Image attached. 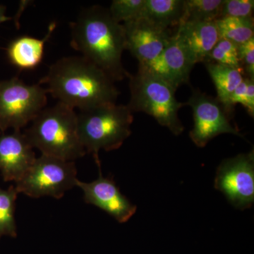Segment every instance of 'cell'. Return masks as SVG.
<instances>
[{
  "mask_svg": "<svg viewBox=\"0 0 254 254\" xmlns=\"http://www.w3.org/2000/svg\"><path fill=\"white\" fill-rule=\"evenodd\" d=\"M39 84L58 102L80 111L116 103L115 81L82 56L65 57L53 63Z\"/></svg>",
  "mask_w": 254,
  "mask_h": 254,
  "instance_id": "1",
  "label": "cell"
},
{
  "mask_svg": "<svg viewBox=\"0 0 254 254\" xmlns=\"http://www.w3.org/2000/svg\"><path fill=\"white\" fill-rule=\"evenodd\" d=\"M69 27L73 49L114 81L128 78L129 73L122 61L125 50L123 26L113 19L109 9L99 5L83 8Z\"/></svg>",
  "mask_w": 254,
  "mask_h": 254,
  "instance_id": "2",
  "label": "cell"
},
{
  "mask_svg": "<svg viewBox=\"0 0 254 254\" xmlns=\"http://www.w3.org/2000/svg\"><path fill=\"white\" fill-rule=\"evenodd\" d=\"M26 130L28 142L42 155L74 161L86 154L78 135L77 113L58 102L42 110Z\"/></svg>",
  "mask_w": 254,
  "mask_h": 254,
  "instance_id": "3",
  "label": "cell"
},
{
  "mask_svg": "<svg viewBox=\"0 0 254 254\" xmlns=\"http://www.w3.org/2000/svg\"><path fill=\"white\" fill-rule=\"evenodd\" d=\"M133 113L128 105H102L77 114L78 135L86 153H91L97 166L99 152L111 151L123 145L131 135Z\"/></svg>",
  "mask_w": 254,
  "mask_h": 254,
  "instance_id": "4",
  "label": "cell"
},
{
  "mask_svg": "<svg viewBox=\"0 0 254 254\" xmlns=\"http://www.w3.org/2000/svg\"><path fill=\"white\" fill-rule=\"evenodd\" d=\"M131 98L128 107L134 112H142L154 118L173 134H181L185 127L179 119V110L185 104L177 101L176 90L161 78L138 66L136 74L128 75Z\"/></svg>",
  "mask_w": 254,
  "mask_h": 254,
  "instance_id": "5",
  "label": "cell"
},
{
  "mask_svg": "<svg viewBox=\"0 0 254 254\" xmlns=\"http://www.w3.org/2000/svg\"><path fill=\"white\" fill-rule=\"evenodd\" d=\"M76 175L74 162L41 155L16 182L15 188L18 193L32 198L50 196L60 199L76 187Z\"/></svg>",
  "mask_w": 254,
  "mask_h": 254,
  "instance_id": "6",
  "label": "cell"
},
{
  "mask_svg": "<svg viewBox=\"0 0 254 254\" xmlns=\"http://www.w3.org/2000/svg\"><path fill=\"white\" fill-rule=\"evenodd\" d=\"M46 88L28 85L17 77L0 81V130L20 131L44 109Z\"/></svg>",
  "mask_w": 254,
  "mask_h": 254,
  "instance_id": "7",
  "label": "cell"
},
{
  "mask_svg": "<svg viewBox=\"0 0 254 254\" xmlns=\"http://www.w3.org/2000/svg\"><path fill=\"white\" fill-rule=\"evenodd\" d=\"M215 188L235 208H250L254 203V150L222 161L217 169Z\"/></svg>",
  "mask_w": 254,
  "mask_h": 254,
  "instance_id": "8",
  "label": "cell"
},
{
  "mask_svg": "<svg viewBox=\"0 0 254 254\" xmlns=\"http://www.w3.org/2000/svg\"><path fill=\"white\" fill-rule=\"evenodd\" d=\"M187 104L193 111V127L190 136L196 146L203 148L210 140L222 133L243 137L230 124L228 114L217 98L193 90Z\"/></svg>",
  "mask_w": 254,
  "mask_h": 254,
  "instance_id": "9",
  "label": "cell"
},
{
  "mask_svg": "<svg viewBox=\"0 0 254 254\" xmlns=\"http://www.w3.org/2000/svg\"><path fill=\"white\" fill-rule=\"evenodd\" d=\"M122 24L125 31V50H128L142 66L158 58L171 39L169 30L143 18Z\"/></svg>",
  "mask_w": 254,
  "mask_h": 254,
  "instance_id": "10",
  "label": "cell"
},
{
  "mask_svg": "<svg viewBox=\"0 0 254 254\" xmlns=\"http://www.w3.org/2000/svg\"><path fill=\"white\" fill-rule=\"evenodd\" d=\"M99 176L91 182L77 180L76 187L83 192L85 202L95 205L111 215L120 223L128 222L136 213L137 207L121 193L110 177L102 175L101 165H98Z\"/></svg>",
  "mask_w": 254,
  "mask_h": 254,
  "instance_id": "11",
  "label": "cell"
},
{
  "mask_svg": "<svg viewBox=\"0 0 254 254\" xmlns=\"http://www.w3.org/2000/svg\"><path fill=\"white\" fill-rule=\"evenodd\" d=\"M194 65L175 34L158 58L145 66H138L146 68L177 90L190 81V73Z\"/></svg>",
  "mask_w": 254,
  "mask_h": 254,
  "instance_id": "12",
  "label": "cell"
},
{
  "mask_svg": "<svg viewBox=\"0 0 254 254\" xmlns=\"http://www.w3.org/2000/svg\"><path fill=\"white\" fill-rule=\"evenodd\" d=\"M24 133L0 135V170L5 181L17 182L31 168L36 157Z\"/></svg>",
  "mask_w": 254,
  "mask_h": 254,
  "instance_id": "13",
  "label": "cell"
},
{
  "mask_svg": "<svg viewBox=\"0 0 254 254\" xmlns=\"http://www.w3.org/2000/svg\"><path fill=\"white\" fill-rule=\"evenodd\" d=\"M175 36L194 64L207 63L210 52L220 38L214 21L180 23Z\"/></svg>",
  "mask_w": 254,
  "mask_h": 254,
  "instance_id": "14",
  "label": "cell"
},
{
  "mask_svg": "<svg viewBox=\"0 0 254 254\" xmlns=\"http://www.w3.org/2000/svg\"><path fill=\"white\" fill-rule=\"evenodd\" d=\"M56 26V23H50L48 33L43 39L22 36L13 40L6 49L11 63L21 69H32L38 66L43 60L45 44L50 39Z\"/></svg>",
  "mask_w": 254,
  "mask_h": 254,
  "instance_id": "15",
  "label": "cell"
},
{
  "mask_svg": "<svg viewBox=\"0 0 254 254\" xmlns=\"http://www.w3.org/2000/svg\"><path fill=\"white\" fill-rule=\"evenodd\" d=\"M185 0H145L139 18L159 27H178L182 18Z\"/></svg>",
  "mask_w": 254,
  "mask_h": 254,
  "instance_id": "16",
  "label": "cell"
},
{
  "mask_svg": "<svg viewBox=\"0 0 254 254\" xmlns=\"http://www.w3.org/2000/svg\"><path fill=\"white\" fill-rule=\"evenodd\" d=\"M217 91V99L228 113L229 100L235 89L245 78L242 71L237 68L214 63H204Z\"/></svg>",
  "mask_w": 254,
  "mask_h": 254,
  "instance_id": "17",
  "label": "cell"
},
{
  "mask_svg": "<svg viewBox=\"0 0 254 254\" xmlns=\"http://www.w3.org/2000/svg\"><path fill=\"white\" fill-rule=\"evenodd\" d=\"M224 1L225 0H185L180 24L216 21L221 18Z\"/></svg>",
  "mask_w": 254,
  "mask_h": 254,
  "instance_id": "18",
  "label": "cell"
},
{
  "mask_svg": "<svg viewBox=\"0 0 254 254\" xmlns=\"http://www.w3.org/2000/svg\"><path fill=\"white\" fill-rule=\"evenodd\" d=\"M220 38L237 46L243 44L254 37V18L223 17L214 21Z\"/></svg>",
  "mask_w": 254,
  "mask_h": 254,
  "instance_id": "19",
  "label": "cell"
},
{
  "mask_svg": "<svg viewBox=\"0 0 254 254\" xmlns=\"http://www.w3.org/2000/svg\"><path fill=\"white\" fill-rule=\"evenodd\" d=\"M18 193L14 187L7 190L0 189V238L2 236H17L14 211Z\"/></svg>",
  "mask_w": 254,
  "mask_h": 254,
  "instance_id": "20",
  "label": "cell"
},
{
  "mask_svg": "<svg viewBox=\"0 0 254 254\" xmlns=\"http://www.w3.org/2000/svg\"><path fill=\"white\" fill-rule=\"evenodd\" d=\"M207 63L225 65L237 68L244 73L243 68L239 58L238 46L225 38H220L213 49L210 52Z\"/></svg>",
  "mask_w": 254,
  "mask_h": 254,
  "instance_id": "21",
  "label": "cell"
},
{
  "mask_svg": "<svg viewBox=\"0 0 254 254\" xmlns=\"http://www.w3.org/2000/svg\"><path fill=\"white\" fill-rule=\"evenodd\" d=\"M145 0H114L109 11L116 22L121 23L139 18Z\"/></svg>",
  "mask_w": 254,
  "mask_h": 254,
  "instance_id": "22",
  "label": "cell"
},
{
  "mask_svg": "<svg viewBox=\"0 0 254 254\" xmlns=\"http://www.w3.org/2000/svg\"><path fill=\"white\" fill-rule=\"evenodd\" d=\"M243 105L249 115L254 117V78L245 77L232 93L229 100L228 113L233 111L237 104Z\"/></svg>",
  "mask_w": 254,
  "mask_h": 254,
  "instance_id": "23",
  "label": "cell"
},
{
  "mask_svg": "<svg viewBox=\"0 0 254 254\" xmlns=\"http://www.w3.org/2000/svg\"><path fill=\"white\" fill-rule=\"evenodd\" d=\"M254 10V0H225L221 18H252Z\"/></svg>",
  "mask_w": 254,
  "mask_h": 254,
  "instance_id": "24",
  "label": "cell"
},
{
  "mask_svg": "<svg viewBox=\"0 0 254 254\" xmlns=\"http://www.w3.org/2000/svg\"><path fill=\"white\" fill-rule=\"evenodd\" d=\"M238 54L244 74L254 78V37L238 46Z\"/></svg>",
  "mask_w": 254,
  "mask_h": 254,
  "instance_id": "25",
  "label": "cell"
},
{
  "mask_svg": "<svg viewBox=\"0 0 254 254\" xmlns=\"http://www.w3.org/2000/svg\"><path fill=\"white\" fill-rule=\"evenodd\" d=\"M6 6L0 4V24L11 19V17L6 16Z\"/></svg>",
  "mask_w": 254,
  "mask_h": 254,
  "instance_id": "26",
  "label": "cell"
}]
</instances>
